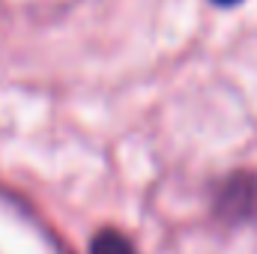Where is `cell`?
Listing matches in <instances>:
<instances>
[{"label": "cell", "instance_id": "cell-1", "mask_svg": "<svg viewBox=\"0 0 257 254\" xmlns=\"http://www.w3.org/2000/svg\"><path fill=\"white\" fill-rule=\"evenodd\" d=\"M90 254H135V248L128 245V239L117 230H102L93 236L90 242Z\"/></svg>", "mask_w": 257, "mask_h": 254}, {"label": "cell", "instance_id": "cell-2", "mask_svg": "<svg viewBox=\"0 0 257 254\" xmlns=\"http://www.w3.org/2000/svg\"><path fill=\"white\" fill-rule=\"evenodd\" d=\"M215 3H221V6H230V3H239V0H215Z\"/></svg>", "mask_w": 257, "mask_h": 254}]
</instances>
